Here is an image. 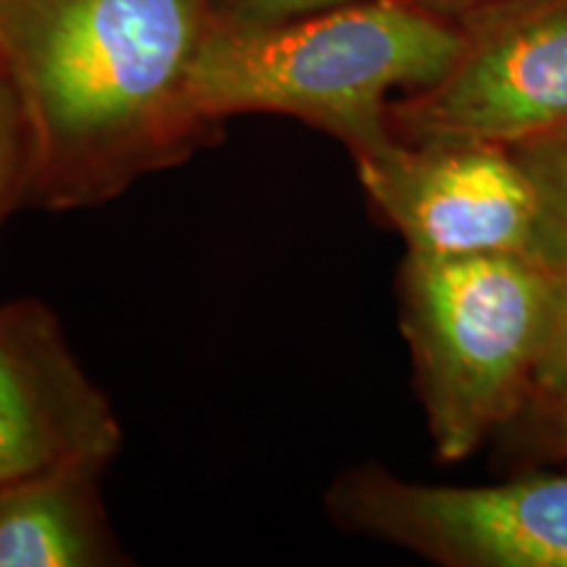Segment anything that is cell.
Returning <instances> with one entry per match:
<instances>
[{
  "mask_svg": "<svg viewBox=\"0 0 567 567\" xmlns=\"http://www.w3.org/2000/svg\"><path fill=\"white\" fill-rule=\"evenodd\" d=\"M534 392L538 396V405H542L544 413L555 429L563 436V442L567 439V363L557 365L555 371H549L547 375L534 381Z\"/></svg>",
  "mask_w": 567,
  "mask_h": 567,
  "instance_id": "4fadbf2b",
  "label": "cell"
},
{
  "mask_svg": "<svg viewBox=\"0 0 567 567\" xmlns=\"http://www.w3.org/2000/svg\"><path fill=\"white\" fill-rule=\"evenodd\" d=\"M549 302L530 255H408L402 329L439 457L471 455L534 389Z\"/></svg>",
  "mask_w": 567,
  "mask_h": 567,
  "instance_id": "3957f363",
  "label": "cell"
},
{
  "mask_svg": "<svg viewBox=\"0 0 567 567\" xmlns=\"http://www.w3.org/2000/svg\"><path fill=\"white\" fill-rule=\"evenodd\" d=\"M536 193V239L530 258L542 266L567 264V124L513 145Z\"/></svg>",
  "mask_w": 567,
  "mask_h": 567,
  "instance_id": "9c48e42d",
  "label": "cell"
},
{
  "mask_svg": "<svg viewBox=\"0 0 567 567\" xmlns=\"http://www.w3.org/2000/svg\"><path fill=\"white\" fill-rule=\"evenodd\" d=\"M463 45L457 21L415 0H358L266 27L216 19L189 76V101L210 126L239 113L300 118L360 161L396 137L389 95L436 84Z\"/></svg>",
  "mask_w": 567,
  "mask_h": 567,
  "instance_id": "7a4b0ae2",
  "label": "cell"
},
{
  "mask_svg": "<svg viewBox=\"0 0 567 567\" xmlns=\"http://www.w3.org/2000/svg\"><path fill=\"white\" fill-rule=\"evenodd\" d=\"M551 271V302H549V323L547 337H544V350L538 358L534 381L555 371L557 365L567 363V264L549 268Z\"/></svg>",
  "mask_w": 567,
  "mask_h": 567,
  "instance_id": "7c38bea8",
  "label": "cell"
},
{
  "mask_svg": "<svg viewBox=\"0 0 567 567\" xmlns=\"http://www.w3.org/2000/svg\"><path fill=\"white\" fill-rule=\"evenodd\" d=\"M460 27L442 80L389 105L396 137L513 147L567 124V0H517Z\"/></svg>",
  "mask_w": 567,
  "mask_h": 567,
  "instance_id": "277c9868",
  "label": "cell"
},
{
  "mask_svg": "<svg viewBox=\"0 0 567 567\" xmlns=\"http://www.w3.org/2000/svg\"><path fill=\"white\" fill-rule=\"evenodd\" d=\"M329 513L442 565L567 567V478L425 486L360 467L331 486Z\"/></svg>",
  "mask_w": 567,
  "mask_h": 567,
  "instance_id": "5b68a950",
  "label": "cell"
},
{
  "mask_svg": "<svg viewBox=\"0 0 567 567\" xmlns=\"http://www.w3.org/2000/svg\"><path fill=\"white\" fill-rule=\"evenodd\" d=\"M563 452H567V439L563 442Z\"/></svg>",
  "mask_w": 567,
  "mask_h": 567,
  "instance_id": "9a60e30c",
  "label": "cell"
},
{
  "mask_svg": "<svg viewBox=\"0 0 567 567\" xmlns=\"http://www.w3.org/2000/svg\"><path fill=\"white\" fill-rule=\"evenodd\" d=\"M122 425L42 302L0 305V486L69 465L103 467Z\"/></svg>",
  "mask_w": 567,
  "mask_h": 567,
  "instance_id": "52a82bcc",
  "label": "cell"
},
{
  "mask_svg": "<svg viewBox=\"0 0 567 567\" xmlns=\"http://www.w3.org/2000/svg\"><path fill=\"white\" fill-rule=\"evenodd\" d=\"M218 21L234 27H266L308 13L339 9L358 0H210Z\"/></svg>",
  "mask_w": 567,
  "mask_h": 567,
  "instance_id": "8fae6325",
  "label": "cell"
},
{
  "mask_svg": "<svg viewBox=\"0 0 567 567\" xmlns=\"http://www.w3.org/2000/svg\"><path fill=\"white\" fill-rule=\"evenodd\" d=\"M354 163L368 197L413 255H530L536 193L513 147L394 137Z\"/></svg>",
  "mask_w": 567,
  "mask_h": 567,
  "instance_id": "8992f818",
  "label": "cell"
},
{
  "mask_svg": "<svg viewBox=\"0 0 567 567\" xmlns=\"http://www.w3.org/2000/svg\"><path fill=\"white\" fill-rule=\"evenodd\" d=\"M415 3H421L429 11L439 13V17L452 19L460 24V21L478 17V13H484V11L502 9V6L517 3V0H415Z\"/></svg>",
  "mask_w": 567,
  "mask_h": 567,
  "instance_id": "5bb4252c",
  "label": "cell"
},
{
  "mask_svg": "<svg viewBox=\"0 0 567 567\" xmlns=\"http://www.w3.org/2000/svg\"><path fill=\"white\" fill-rule=\"evenodd\" d=\"M210 0H0V63L30 132L27 200L101 205L218 126L189 101Z\"/></svg>",
  "mask_w": 567,
  "mask_h": 567,
  "instance_id": "6da1fadb",
  "label": "cell"
},
{
  "mask_svg": "<svg viewBox=\"0 0 567 567\" xmlns=\"http://www.w3.org/2000/svg\"><path fill=\"white\" fill-rule=\"evenodd\" d=\"M30 189V132L13 82L0 63V221Z\"/></svg>",
  "mask_w": 567,
  "mask_h": 567,
  "instance_id": "30bf717a",
  "label": "cell"
},
{
  "mask_svg": "<svg viewBox=\"0 0 567 567\" xmlns=\"http://www.w3.org/2000/svg\"><path fill=\"white\" fill-rule=\"evenodd\" d=\"M101 473L69 465L0 486V567L116 565L97 499Z\"/></svg>",
  "mask_w": 567,
  "mask_h": 567,
  "instance_id": "ba28073f",
  "label": "cell"
}]
</instances>
